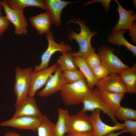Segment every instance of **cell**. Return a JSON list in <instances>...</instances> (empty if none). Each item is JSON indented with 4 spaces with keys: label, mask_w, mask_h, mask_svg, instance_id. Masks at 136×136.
Returning a JSON list of instances; mask_svg holds the SVG:
<instances>
[{
    "label": "cell",
    "mask_w": 136,
    "mask_h": 136,
    "mask_svg": "<svg viewBox=\"0 0 136 136\" xmlns=\"http://www.w3.org/2000/svg\"><path fill=\"white\" fill-rule=\"evenodd\" d=\"M116 118L124 121L127 120H136V110L121 106L114 114Z\"/></svg>",
    "instance_id": "cell-26"
},
{
    "label": "cell",
    "mask_w": 136,
    "mask_h": 136,
    "mask_svg": "<svg viewBox=\"0 0 136 136\" xmlns=\"http://www.w3.org/2000/svg\"><path fill=\"white\" fill-rule=\"evenodd\" d=\"M3 7L1 3V1H0V16H2V9Z\"/></svg>",
    "instance_id": "cell-35"
},
{
    "label": "cell",
    "mask_w": 136,
    "mask_h": 136,
    "mask_svg": "<svg viewBox=\"0 0 136 136\" xmlns=\"http://www.w3.org/2000/svg\"><path fill=\"white\" fill-rule=\"evenodd\" d=\"M123 123L126 132L129 133L131 136H136V121L127 120Z\"/></svg>",
    "instance_id": "cell-30"
},
{
    "label": "cell",
    "mask_w": 136,
    "mask_h": 136,
    "mask_svg": "<svg viewBox=\"0 0 136 136\" xmlns=\"http://www.w3.org/2000/svg\"><path fill=\"white\" fill-rule=\"evenodd\" d=\"M73 57L75 65L84 76L88 86L91 90L93 89L96 85L97 80L94 77L91 69L87 65L85 58L80 56Z\"/></svg>",
    "instance_id": "cell-20"
},
{
    "label": "cell",
    "mask_w": 136,
    "mask_h": 136,
    "mask_svg": "<svg viewBox=\"0 0 136 136\" xmlns=\"http://www.w3.org/2000/svg\"><path fill=\"white\" fill-rule=\"evenodd\" d=\"M58 66L57 63H55L43 70L37 72H33L28 91V96L34 97L38 91L45 85Z\"/></svg>",
    "instance_id": "cell-9"
},
{
    "label": "cell",
    "mask_w": 136,
    "mask_h": 136,
    "mask_svg": "<svg viewBox=\"0 0 136 136\" xmlns=\"http://www.w3.org/2000/svg\"><path fill=\"white\" fill-rule=\"evenodd\" d=\"M127 32L125 30L112 31L107 39L108 42L111 44L117 45L120 47L124 46L127 50L130 51L134 56H136V46L128 42L124 36Z\"/></svg>",
    "instance_id": "cell-21"
},
{
    "label": "cell",
    "mask_w": 136,
    "mask_h": 136,
    "mask_svg": "<svg viewBox=\"0 0 136 136\" xmlns=\"http://www.w3.org/2000/svg\"><path fill=\"white\" fill-rule=\"evenodd\" d=\"M98 91L99 96L103 103L114 114L121 106V102L125 93Z\"/></svg>",
    "instance_id": "cell-18"
},
{
    "label": "cell",
    "mask_w": 136,
    "mask_h": 136,
    "mask_svg": "<svg viewBox=\"0 0 136 136\" xmlns=\"http://www.w3.org/2000/svg\"><path fill=\"white\" fill-rule=\"evenodd\" d=\"M114 48L104 45L98 49L97 54L101 64L107 70L109 75L118 74L129 67L114 54Z\"/></svg>",
    "instance_id": "cell-4"
},
{
    "label": "cell",
    "mask_w": 136,
    "mask_h": 136,
    "mask_svg": "<svg viewBox=\"0 0 136 136\" xmlns=\"http://www.w3.org/2000/svg\"><path fill=\"white\" fill-rule=\"evenodd\" d=\"M15 111L12 117L16 118L23 116H33L42 117V113L37 106L34 97L28 96L24 101L15 105Z\"/></svg>",
    "instance_id": "cell-14"
},
{
    "label": "cell",
    "mask_w": 136,
    "mask_h": 136,
    "mask_svg": "<svg viewBox=\"0 0 136 136\" xmlns=\"http://www.w3.org/2000/svg\"><path fill=\"white\" fill-rule=\"evenodd\" d=\"M42 117L23 116L16 118H11L0 123V126L35 131L41 122Z\"/></svg>",
    "instance_id": "cell-13"
},
{
    "label": "cell",
    "mask_w": 136,
    "mask_h": 136,
    "mask_svg": "<svg viewBox=\"0 0 136 136\" xmlns=\"http://www.w3.org/2000/svg\"><path fill=\"white\" fill-rule=\"evenodd\" d=\"M126 132L125 129L121 130V131L116 133H115L114 131L109 132L105 135L104 136H119L124 133Z\"/></svg>",
    "instance_id": "cell-32"
},
{
    "label": "cell",
    "mask_w": 136,
    "mask_h": 136,
    "mask_svg": "<svg viewBox=\"0 0 136 136\" xmlns=\"http://www.w3.org/2000/svg\"><path fill=\"white\" fill-rule=\"evenodd\" d=\"M91 69L94 77L97 80L109 75L107 70L101 64Z\"/></svg>",
    "instance_id": "cell-28"
},
{
    "label": "cell",
    "mask_w": 136,
    "mask_h": 136,
    "mask_svg": "<svg viewBox=\"0 0 136 136\" xmlns=\"http://www.w3.org/2000/svg\"><path fill=\"white\" fill-rule=\"evenodd\" d=\"M46 39L48 43L47 49L42 55L40 64L34 66V72L42 70L48 67L50 59L55 52H59L61 53L69 52L72 50L70 45L64 44L63 42L58 44L55 41L52 31H50L46 36Z\"/></svg>",
    "instance_id": "cell-5"
},
{
    "label": "cell",
    "mask_w": 136,
    "mask_h": 136,
    "mask_svg": "<svg viewBox=\"0 0 136 136\" xmlns=\"http://www.w3.org/2000/svg\"><path fill=\"white\" fill-rule=\"evenodd\" d=\"M15 83L14 91L16 97L15 105L18 104L28 97L33 70L31 67L23 69L17 67L14 69Z\"/></svg>",
    "instance_id": "cell-3"
},
{
    "label": "cell",
    "mask_w": 136,
    "mask_h": 136,
    "mask_svg": "<svg viewBox=\"0 0 136 136\" xmlns=\"http://www.w3.org/2000/svg\"><path fill=\"white\" fill-rule=\"evenodd\" d=\"M84 133H93L92 126L90 116L81 111L69 115L67 122V134Z\"/></svg>",
    "instance_id": "cell-6"
},
{
    "label": "cell",
    "mask_w": 136,
    "mask_h": 136,
    "mask_svg": "<svg viewBox=\"0 0 136 136\" xmlns=\"http://www.w3.org/2000/svg\"><path fill=\"white\" fill-rule=\"evenodd\" d=\"M1 3L6 14V17L14 26L15 34L27 35L28 23L24 14V11L12 9L8 6L5 0L1 1Z\"/></svg>",
    "instance_id": "cell-8"
},
{
    "label": "cell",
    "mask_w": 136,
    "mask_h": 136,
    "mask_svg": "<svg viewBox=\"0 0 136 136\" xmlns=\"http://www.w3.org/2000/svg\"><path fill=\"white\" fill-rule=\"evenodd\" d=\"M64 136H93L92 133H84L77 134H67Z\"/></svg>",
    "instance_id": "cell-33"
},
{
    "label": "cell",
    "mask_w": 136,
    "mask_h": 136,
    "mask_svg": "<svg viewBox=\"0 0 136 136\" xmlns=\"http://www.w3.org/2000/svg\"><path fill=\"white\" fill-rule=\"evenodd\" d=\"M85 58L87 65L91 69L101 64L99 57L95 52L92 53Z\"/></svg>",
    "instance_id": "cell-29"
},
{
    "label": "cell",
    "mask_w": 136,
    "mask_h": 136,
    "mask_svg": "<svg viewBox=\"0 0 136 136\" xmlns=\"http://www.w3.org/2000/svg\"><path fill=\"white\" fill-rule=\"evenodd\" d=\"M58 117L54 127V136H64L67 133V121L69 115L68 111L65 109L59 108Z\"/></svg>",
    "instance_id": "cell-23"
},
{
    "label": "cell",
    "mask_w": 136,
    "mask_h": 136,
    "mask_svg": "<svg viewBox=\"0 0 136 136\" xmlns=\"http://www.w3.org/2000/svg\"><path fill=\"white\" fill-rule=\"evenodd\" d=\"M100 112L99 109H95L92 112L90 116L92 127L93 136H104L111 132L125 129L124 123L118 122L113 126L105 123L100 118Z\"/></svg>",
    "instance_id": "cell-10"
},
{
    "label": "cell",
    "mask_w": 136,
    "mask_h": 136,
    "mask_svg": "<svg viewBox=\"0 0 136 136\" xmlns=\"http://www.w3.org/2000/svg\"><path fill=\"white\" fill-rule=\"evenodd\" d=\"M29 20L31 24L40 35L47 34L50 30L52 23L51 17L47 12L29 17Z\"/></svg>",
    "instance_id": "cell-17"
},
{
    "label": "cell",
    "mask_w": 136,
    "mask_h": 136,
    "mask_svg": "<svg viewBox=\"0 0 136 136\" xmlns=\"http://www.w3.org/2000/svg\"><path fill=\"white\" fill-rule=\"evenodd\" d=\"M124 84L127 92L132 94L136 92V64L125 69L117 74Z\"/></svg>",
    "instance_id": "cell-19"
},
{
    "label": "cell",
    "mask_w": 136,
    "mask_h": 136,
    "mask_svg": "<svg viewBox=\"0 0 136 136\" xmlns=\"http://www.w3.org/2000/svg\"><path fill=\"white\" fill-rule=\"evenodd\" d=\"M57 63L58 66L62 72L78 69L75 63L73 57L70 52L62 53L57 59Z\"/></svg>",
    "instance_id": "cell-24"
},
{
    "label": "cell",
    "mask_w": 136,
    "mask_h": 136,
    "mask_svg": "<svg viewBox=\"0 0 136 136\" xmlns=\"http://www.w3.org/2000/svg\"><path fill=\"white\" fill-rule=\"evenodd\" d=\"M8 6L12 9L24 11L27 7L34 6L46 10V7L42 0H5Z\"/></svg>",
    "instance_id": "cell-22"
},
{
    "label": "cell",
    "mask_w": 136,
    "mask_h": 136,
    "mask_svg": "<svg viewBox=\"0 0 136 136\" xmlns=\"http://www.w3.org/2000/svg\"><path fill=\"white\" fill-rule=\"evenodd\" d=\"M91 89L88 86L85 79L76 82L67 83L63 86L60 91L63 103L69 106L82 103Z\"/></svg>",
    "instance_id": "cell-2"
},
{
    "label": "cell",
    "mask_w": 136,
    "mask_h": 136,
    "mask_svg": "<svg viewBox=\"0 0 136 136\" xmlns=\"http://www.w3.org/2000/svg\"><path fill=\"white\" fill-rule=\"evenodd\" d=\"M63 77L67 83L75 82L80 80L85 79L81 72L78 69L63 72Z\"/></svg>",
    "instance_id": "cell-27"
},
{
    "label": "cell",
    "mask_w": 136,
    "mask_h": 136,
    "mask_svg": "<svg viewBox=\"0 0 136 136\" xmlns=\"http://www.w3.org/2000/svg\"><path fill=\"white\" fill-rule=\"evenodd\" d=\"M10 22L6 16H0V36L9 26Z\"/></svg>",
    "instance_id": "cell-31"
},
{
    "label": "cell",
    "mask_w": 136,
    "mask_h": 136,
    "mask_svg": "<svg viewBox=\"0 0 136 136\" xmlns=\"http://www.w3.org/2000/svg\"><path fill=\"white\" fill-rule=\"evenodd\" d=\"M54 124L46 115H43L37 129L38 136H54L53 131Z\"/></svg>",
    "instance_id": "cell-25"
},
{
    "label": "cell",
    "mask_w": 136,
    "mask_h": 136,
    "mask_svg": "<svg viewBox=\"0 0 136 136\" xmlns=\"http://www.w3.org/2000/svg\"><path fill=\"white\" fill-rule=\"evenodd\" d=\"M46 7V12L49 14L52 23L57 26L61 24V15L64 8L72 3L60 0H44Z\"/></svg>",
    "instance_id": "cell-16"
},
{
    "label": "cell",
    "mask_w": 136,
    "mask_h": 136,
    "mask_svg": "<svg viewBox=\"0 0 136 136\" xmlns=\"http://www.w3.org/2000/svg\"><path fill=\"white\" fill-rule=\"evenodd\" d=\"M96 86L99 91L118 93H127L125 86L117 74L109 75L97 80Z\"/></svg>",
    "instance_id": "cell-11"
},
{
    "label": "cell",
    "mask_w": 136,
    "mask_h": 136,
    "mask_svg": "<svg viewBox=\"0 0 136 136\" xmlns=\"http://www.w3.org/2000/svg\"><path fill=\"white\" fill-rule=\"evenodd\" d=\"M54 72L44 88L37 92V95L42 97L50 96L60 91L64 85L67 83L63 77V72L58 66Z\"/></svg>",
    "instance_id": "cell-12"
},
{
    "label": "cell",
    "mask_w": 136,
    "mask_h": 136,
    "mask_svg": "<svg viewBox=\"0 0 136 136\" xmlns=\"http://www.w3.org/2000/svg\"><path fill=\"white\" fill-rule=\"evenodd\" d=\"M74 20L69 21L68 23H73L78 24L80 26V31L79 33L73 31H70L68 38L71 41L74 40L78 43L79 50L77 52L70 53V54L73 57L80 56L85 57L95 52V49L92 46L91 40L92 37L97 34V32L91 31L86 25L84 21H82L80 18L76 19L75 18Z\"/></svg>",
    "instance_id": "cell-1"
},
{
    "label": "cell",
    "mask_w": 136,
    "mask_h": 136,
    "mask_svg": "<svg viewBox=\"0 0 136 136\" xmlns=\"http://www.w3.org/2000/svg\"><path fill=\"white\" fill-rule=\"evenodd\" d=\"M4 136H21L18 133L14 131H11L6 133Z\"/></svg>",
    "instance_id": "cell-34"
},
{
    "label": "cell",
    "mask_w": 136,
    "mask_h": 136,
    "mask_svg": "<svg viewBox=\"0 0 136 136\" xmlns=\"http://www.w3.org/2000/svg\"><path fill=\"white\" fill-rule=\"evenodd\" d=\"M118 5L117 10L119 14V18L116 24L112 29L111 31H117L128 30L129 31L136 25L134 22L136 20V14L133 15V9L126 10L120 4L118 0H115Z\"/></svg>",
    "instance_id": "cell-15"
},
{
    "label": "cell",
    "mask_w": 136,
    "mask_h": 136,
    "mask_svg": "<svg viewBox=\"0 0 136 136\" xmlns=\"http://www.w3.org/2000/svg\"><path fill=\"white\" fill-rule=\"evenodd\" d=\"M82 103L83 106L81 110L82 111L85 112L88 111L92 112L95 109H98L107 115L114 125L118 122L114 114L103 103L97 88L90 90L84 99Z\"/></svg>",
    "instance_id": "cell-7"
}]
</instances>
